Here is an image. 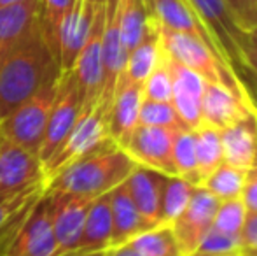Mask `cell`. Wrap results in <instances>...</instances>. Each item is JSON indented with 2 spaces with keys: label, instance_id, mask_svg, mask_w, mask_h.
I'll use <instances>...</instances> for the list:
<instances>
[{
  "label": "cell",
  "instance_id": "cell-1",
  "mask_svg": "<svg viewBox=\"0 0 257 256\" xmlns=\"http://www.w3.org/2000/svg\"><path fill=\"white\" fill-rule=\"evenodd\" d=\"M61 74L37 23L0 62V121Z\"/></svg>",
  "mask_w": 257,
  "mask_h": 256
},
{
  "label": "cell",
  "instance_id": "cell-2",
  "mask_svg": "<svg viewBox=\"0 0 257 256\" xmlns=\"http://www.w3.org/2000/svg\"><path fill=\"white\" fill-rule=\"evenodd\" d=\"M137 167L122 147L107 140L79 160L72 161L44 185L46 192L96 198L117 188Z\"/></svg>",
  "mask_w": 257,
  "mask_h": 256
},
{
  "label": "cell",
  "instance_id": "cell-3",
  "mask_svg": "<svg viewBox=\"0 0 257 256\" xmlns=\"http://www.w3.org/2000/svg\"><path fill=\"white\" fill-rule=\"evenodd\" d=\"M154 27L159 35V46L166 56L200 74L206 82L224 84L240 97H243L245 100L254 102L243 81L220 60V56L205 41H201L196 35L184 34V32L168 30L158 25Z\"/></svg>",
  "mask_w": 257,
  "mask_h": 256
},
{
  "label": "cell",
  "instance_id": "cell-4",
  "mask_svg": "<svg viewBox=\"0 0 257 256\" xmlns=\"http://www.w3.org/2000/svg\"><path fill=\"white\" fill-rule=\"evenodd\" d=\"M213 42L224 63L241 79V72H250L247 56L248 34H245L224 0H187ZM252 74V72H250Z\"/></svg>",
  "mask_w": 257,
  "mask_h": 256
},
{
  "label": "cell",
  "instance_id": "cell-5",
  "mask_svg": "<svg viewBox=\"0 0 257 256\" xmlns=\"http://www.w3.org/2000/svg\"><path fill=\"white\" fill-rule=\"evenodd\" d=\"M58 81H60V75L42 86L35 95L25 100L20 107H16L9 116L0 121V132L7 139H11L18 146L25 147L37 156L49 116H51L54 100H56Z\"/></svg>",
  "mask_w": 257,
  "mask_h": 256
},
{
  "label": "cell",
  "instance_id": "cell-6",
  "mask_svg": "<svg viewBox=\"0 0 257 256\" xmlns=\"http://www.w3.org/2000/svg\"><path fill=\"white\" fill-rule=\"evenodd\" d=\"M107 140H110V135H108V114L105 111L95 107L86 116H79L77 123L67 135V139L42 163L44 185L51 181L56 174H60L65 167H68L72 161L82 158Z\"/></svg>",
  "mask_w": 257,
  "mask_h": 256
},
{
  "label": "cell",
  "instance_id": "cell-7",
  "mask_svg": "<svg viewBox=\"0 0 257 256\" xmlns=\"http://www.w3.org/2000/svg\"><path fill=\"white\" fill-rule=\"evenodd\" d=\"M105 23V4L96 7L91 30L75 60L72 72L77 81L81 116L89 114L96 107L102 92V35Z\"/></svg>",
  "mask_w": 257,
  "mask_h": 256
},
{
  "label": "cell",
  "instance_id": "cell-8",
  "mask_svg": "<svg viewBox=\"0 0 257 256\" xmlns=\"http://www.w3.org/2000/svg\"><path fill=\"white\" fill-rule=\"evenodd\" d=\"M4 256H58L49 193L44 192L34 204Z\"/></svg>",
  "mask_w": 257,
  "mask_h": 256
},
{
  "label": "cell",
  "instance_id": "cell-9",
  "mask_svg": "<svg viewBox=\"0 0 257 256\" xmlns=\"http://www.w3.org/2000/svg\"><path fill=\"white\" fill-rule=\"evenodd\" d=\"M81 116V100H79L77 81L72 70L61 72L58 81L56 100L46 127L44 139L39 149V160L44 163L49 156L56 151V147L67 139V135L75 127Z\"/></svg>",
  "mask_w": 257,
  "mask_h": 256
},
{
  "label": "cell",
  "instance_id": "cell-10",
  "mask_svg": "<svg viewBox=\"0 0 257 256\" xmlns=\"http://www.w3.org/2000/svg\"><path fill=\"white\" fill-rule=\"evenodd\" d=\"M177 132V128L137 125L126 142L119 147H122L137 165L173 176L172 151Z\"/></svg>",
  "mask_w": 257,
  "mask_h": 256
},
{
  "label": "cell",
  "instance_id": "cell-11",
  "mask_svg": "<svg viewBox=\"0 0 257 256\" xmlns=\"http://www.w3.org/2000/svg\"><path fill=\"white\" fill-rule=\"evenodd\" d=\"M219 200L205 188L196 186L187 207L170 223L180 256H189L198 247L205 233L212 228Z\"/></svg>",
  "mask_w": 257,
  "mask_h": 256
},
{
  "label": "cell",
  "instance_id": "cell-12",
  "mask_svg": "<svg viewBox=\"0 0 257 256\" xmlns=\"http://www.w3.org/2000/svg\"><path fill=\"white\" fill-rule=\"evenodd\" d=\"M41 183H44V174L37 154L0 132V197L21 193Z\"/></svg>",
  "mask_w": 257,
  "mask_h": 256
},
{
  "label": "cell",
  "instance_id": "cell-13",
  "mask_svg": "<svg viewBox=\"0 0 257 256\" xmlns=\"http://www.w3.org/2000/svg\"><path fill=\"white\" fill-rule=\"evenodd\" d=\"M126 58H128V51L122 44L121 30H119L117 0H107L102 35V92H100V100L96 104V107H100L107 114L110 109L119 75L124 70Z\"/></svg>",
  "mask_w": 257,
  "mask_h": 256
},
{
  "label": "cell",
  "instance_id": "cell-14",
  "mask_svg": "<svg viewBox=\"0 0 257 256\" xmlns=\"http://www.w3.org/2000/svg\"><path fill=\"white\" fill-rule=\"evenodd\" d=\"M46 193H49L53 202V233L58 244V256L79 253L77 246L84 228L86 216L95 198L58 192Z\"/></svg>",
  "mask_w": 257,
  "mask_h": 256
},
{
  "label": "cell",
  "instance_id": "cell-15",
  "mask_svg": "<svg viewBox=\"0 0 257 256\" xmlns=\"http://www.w3.org/2000/svg\"><path fill=\"white\" fill-rule=\"evenodd\" d=\"M247 118H257V107L224 84L206 82L201 99V123L224 130Z\"/></svg>",
  "mask_w": 257,
  "mask_h": 256
},
{
  "label": "cell",
  "instance_id": "cell-16",
  "mask_svg": "<svg viewBox=\"0 0 257 256\" xmlns=\"http://www.w3.org/2000/svg\"><path fill=\"white\" fill-rule=\"evenodd\" d=\"M96 7L89 0H74L58 34V63L61 72L72 70L91 30Z\"/></svg>",
  "mask_w": 257,
  "mask_h": 256
},
{
  "label": "cell",
  "instance_id": "cell-17",
  "mask_svg": "<svg viewBox=\"0 0 257 256\" xmlns=\"http://www.w3.org/2000/svg\"><path fill=\"white\" fill-rule=\"evenodd\" d=\"M163 51V49H161ZM165 55V53H163ZM166 56V55H165ZM170 75H172V104L179 113L182 123L187 128L201 125V99L206 88V81L200 74L182 63L166 56Z\"/></svg>",
  "mask_w": 257,
  "mask_h": 256
},
{
  "label": "cell",
  "instance_id": "cell-18",
  "mask_svg": "<svg viewBox=\"0 0 257 256\" xmlns=\"http://www.w3.org/2000/svg\"><path fill=\"white\" fill-rule=\"evenodd\" d=\"M142 100V84L130 81L122 74L119 75L108 109V135L117 146H122L139 125Z\"/></svg>",
  "mask_w": 257,
  "mask_h": 256
},
{
  "label": "cell",
  "instance_id": "cell-19",
  "mask_svg": "<svg viewBox=\"0 0 257 256\" xmlns=\"http://www.w3.org/2000/svg\"><path fill=\"white\" fill-rule=\"evenodd\" d=\"M168 176L153 168L137 165L126 179V188L132 195L137 209L151 226L163 225L161 223V200Z\"/></svg>",
  "mask_w": 257,
  "mask_h": 256
},
{
  "label": "cell",
  "instance_id": "cell-20",
  "mask_svg": "<svg viewBox=\"0 0 257 256\" xmlns=\"http://www.w3.org/2000/svg\"><path fill=\"white\" fill-rule=\"evenodd\" d=\"M144 2H146L147 16L154 25H158L161 28H168V30L196 35L217 53L215 46L210 41L208 34H206L203 25L196 18V14L193 13L187 0H144Z\"/></svg>",
  "mask_w": 257,
  "mask_h": 256
},
{
  "label": "cell",
  "instance_id": "cell-21",
  "mask_svg": "<svg viewBox=\"0 0 257 256\" xmlns=\"http://www.w3.org/2000/svg\"><path fill=\"white\" fill-rule=\"evenodd\" d=\"M110 209H112V242L110 247L126 244L139 233L154 228L144 219L137 209L132 195H130L126 183L119 185L110 192ZM108 247V249H110Z\"/></svg>",
  "mask_w": 257,
  "mask_h": 256
},
{
  "label": "cell",
  "instance_id": "cell-22",
  "mask_svg": "<svg viewBox=\"0 0 257 256\" xmlns=\"http://www.w3.org/2000/svg\"><path fill=\"white\" fill-rule=\"evenodd\" d=\"M39 23V0H25L0 9V62Z\"/></svg>",
  "mask_w": 257,
  "mask_h": 256
},
{
  "label": "cell",
  "instance_id": "cell-23",
  "mask_svg": "<svg viewBox=\"0 0 257 256\" xmlns=\"http://www.w3.org/2000/svg\"><path fill=\"white\" fill-rule=\"evenodd\" d=\"M224 161L247 170L257 158V118H247L219 130Z\"/></svg>",
  "mask_w": 257,
  "mask_h": 256
},
{
  "label": "cell",
  "instance_id": "cell-24",
  "mask_svg": "<svg viewBox=\"0 0 257 256\" xmlns=\"http://www.w3.org/2000/svg\"><path fill=\"white\" fill-rule=\"evenodd\" d=\"M112 242V209L110 192L91 202L79 240V253H103Z\"/></svg>",
  "mask_w": 257,
  "mask_h": 256
},
{
  "label": "cell",
  "instance_id": "cell-25",
  "mask_svg": "<svg viewBox=\"0 0 257 256\" xmlns=\"http://www.w3.org/2000/svg\"><path fill=\"white\" fill-rule=\"evenodd\" d=\"M151 21V20H149ZM161 56V46H159V35L156 30L154 23L151 21V28L146 34V37L128 53L126 58L124 70L122 75L128 77L130 81L144 84V81L147 79V75L153 72L156 63L159 62Z\"/></svg>",
  "mask_w": 257,
  "mask_h": 256
},
{
  "label": "cell",
  "instance_id": "cell-26",
  "mask_svg": "<svg viewBox=\"0 0 257 256\" xmlns=\"http://www.w3.org/2000/svg\"><path fill=\"white\" fill-rule=\"evenodd\" d=\"M119 30L126 51H132L149 32L151 21L144 0H117Z\"/></svg>",
  "mask_w": 257,
  "mask_h": 256
},
{
  "label": "cell",
  "instance_id": "cell-27",
  "mask_svg": "<svg viewBox=\"0 0 257 256\" xmlns=\"http://www.w3.org/2000/svg\"><path fill=\"white\" fill-rule=\"evenodd\" d=\"M172 163L173 176L200 186V174H198L196 160V139H194L193 128H182L177 132L175 140H173Z\"/></svg>",
  "mask_w": 257,
  "mask_h": 256
},
{
  "label": "cell",
  "instance_id": "cell-28",
  "mask_svg": "<svg viewBox=\"0 0 257 256\" xmlns=\"http://www.w3.org/2000/svg\"><path fill=\"white\" fill-rule=\"evenodd\" d=\"M245 172L247 170H243V168L222 161L215 170L206 176L200 186L205 188L210 195H213L219 202L241 197V190H243V183H245Z\"/></svg>",
  "mask_w": 257,
  "mask_h": 256
},
{
  "label": "cell",
  "instance_id": "cell-29",
  "mask_svg": "<svg viewBox=\"0 0 257 256\" xmlns=\"http://www.w3.org/2000/svg\"><path fill=\"white\" fill-rule=\"evenodd\" d=\"M194 130V139H196V160H198V174L201 181L213 172L224 161L222 154V142H220L219 130L201 123Z\"/></svg>",
  "mask_w": 257,
  "mask_h": 256
},
{
  "label": "cell",
  "instance_id": "cell-30",
  "mask_svg": "<svg viewBox=\"0 0 257 256\" xmlns=\"http://www.w3.org/2000/svg\"><path fill=\"white\" fill-rule=\"evenodd\" d=\"M126 244L135 247L144 256H180L170 225H158L139 233Z\"/></svg>",
  "mask_w": 257,
  "mask_h": 256
},
{
  "label": "cell",
  "instance_id": "cell-31",
  "mask_svg": "<svg viewBox=\"0 0 257 256\" xmlns=\"http://www.w3.org/2000/svg\"><path fill=\"white\" fill-rule=\"evenodd\" d=\"M194 190H196V185H193V183L186 181L182 178H177V176H168L161 200L163 225H170L187 207Z\"/></svg>",
  "mask_w": 257,
  "mask_h": 256
},
{
  "label": "cell",
  "instance_id": "cell-32",
  "mask_svg": "<svg viewBox=\"0 0 257 256\" xmlns=\"http://www.w3.org/2000/svg\"><path fill=\"white\" fill-rule=\"evenodd\" d=\"M74 0H39V23L46 42L58 60V34ZM60 65V63H58Z\"/></svg>",
  "mask_w": 257,
  "mask_h": 256
},
{
  "label": "cell",
  "instance_id": "cell-33",
  "mask_svg": "<svg viewBox=\"0 0 257 256\" xmlns=\"http://www.w3.org/2000/svg\"><path fill=\"white\" fill-rule=\"evenodd\" d=\"M247 214L248 212L245 209V204L241 202V197L219 202V207H217L215 216H213L212 228L227 233V235L241 237V230H243Z\"/></svg>",
  "mask_w": 257,
  "mask_h": 256
},
{
  "label": "cell",
  "instance_id": "cell-34",
  "mask_svg": "<svg viewBox=\"0 0 257 256\" xmlns=\"http://www.w3.org/2000/svg\"><path fill=\"white\" fill-rule=\"evenodd\" d=\"M139 125L147 127H166V128H187L182 123L179 113L172 102H156V100H142L139 113Z\"/></svg>",
  "mask_w": 257,
  "mask_h": 256
},
{
  "label": "cell",
  "instance_id": "cell-35",
  "mask_svg": "<svg viewBox=\"0 0 257 256\" xmlns=\"http://www.w3.org/2000/svg\"><path fill=\"white\" fill-rule=\"evenodd\" d=\"M142 97L146 100H156V102H172V75L163 51L159 62L144 81Z\"/></svg>",
  "mask_w": 257,
  "mask_h": 256
},
{
  "label": "cell",
  "instance_id": "cell-36",
  "mask_svg": "<svg viewBox=\"0 0 257 256\" xmlns=\"http://www.w3.org/2000/svg\"><path fill=\"white\" fill-rule=\"evenodd\" d=\"M241 237L227 235L215 228H210L189 256H233L240 254Z\"/></svg>",
  "mask_w": 257,
  "mask_h": 256
},
{
  "label": "cell",
  "instance_id": "cell-37",
  "mask_svg": "<svg viewBox=\"0 0 257 256\" xmlns=\"http://www.w3.org/2000/svg\"><path fill=\"white\" fill-rule=\"evenodd\" d=\"M42 193H44V192H42ZM42 193H39V195H35L34 198H30V200H28L27 204H25L23 207L20 209V211L14 212V214L11 216V218L7 219V221L4 223L2 226H0V256L6 254L7 247L11 246L13 239L16 237V233H18V230H20V226L23 225V221L27 219L28 212L32 211L34 204L39 200V198H41Z\"/></svg>",
  "mask_w": 257,
  "mask_h": 256
},
{
  "label": "cell",
  "instance_id": "cell-38",
  "mask_svg": "<svg viewBox=\"0 0 257 256\" xmlns=\"http://www.w3.org/2000/svg\"><path fill=\"white\" fill-rule=\"evenodd\" d=\"M238 27L250 34L257 28V0H224Z\"/></svg>",
  "mask_w": 257,
  "mask_h": 256
},
{
  "label": "cell",
  "instance_id": "cell-39",
  "mask_svg": "<svg viewBox=\"0 0 257 256\" xmlns=\"http://www.w3.org/2000/svg\"><path fill=\"white\" fill-rule=\"evenodd\" d=\"M42 192H44V183L32 186V188L25 190V192H21V193L9 195V197H0V226H2L14 212L20 211L30 198H34L35 195H39Z\"/></svg>",
  "mask_w": 257,
  "mask_h": 256
},
{
  "label": "cell",
  "instance_id": "cell-40",
  "mask_svg": "<svg viewBox=\"0 0 257 256\" xmlns=\"http://www.w3.org/2000/svg\"><path fill=\"white\" fill-rule=\"evenodd\" d=\"M240 256H257V212H248L245 219Z\"/></svg>",
  "mask_w": 257,
  "mask_h": 256
},
{
  "label": "cell",
  "instance_id": "cell-41",
  "mask_svg": "<svg viewBox=\"0 0 257 256\" xmlns=\"http://www.w3.org/2000/svg\"><path fill=\"white\" fill-rule=\"evenodd\" d=\"M241 202L247 212H257V158L245 172V183L241 190Z\"/></svg>",
  "mask_w": 257,
  "mask_h": 256
},
{
  "label": "cell",
  "instance_id": "cell-42",
  "mask_svg": "<svg viewBox=\"0 0 257 256\" xmlns=\"http://www.w3.org/2000/svg\"><path fill=\"white\" fill-rule=\"evenodd\" d=\"M247 56H248V65H250V72L257 77V28H254L248 34Z\"/></svg>",
  "mask_w": 257,
  "mask_h": 256
},
{
  "label": "cell",
  "instance_id": "cell-43",
  "mask_svg": "<svg viewBox=\"0 0 257 256\" xmlns=\"http://www.w3.org/2000/svg\"><path fill=\"white\" fill-rule=\"evenodd\" d=\"M105 256H144L142 253L132 247L130 244H121V246H115V247H110L107 249Z\"/></svg>",
  "mask_w": 257,
  "mask_h": 256
},
{
  "label": "cell",
  "instance_id": "cell-44",
  "mask_svg": "<svg viewBox=\"0 0 257 256\" xmlns=\"http://www.w3.org/2000/svg\"><path fill=\"white\" fill-rule=\"evenodd\" d=\"M20 2H25V0H0V9H2V7L14 6V4H20Z\"/></svg>",
  "mask_w": 257,
  "mask_h": 256
},
{
  "label": "cell",
  "instance_id": "cell-45",
  "mask_svg": "<svg viewBox=\"0 0 257 256\" xmlns=\"http://www.w3.org/2000/svg\"><path fill=\"white\" fill-rule=\"evenodd\" d=\"M107 251H103V253H72V254H65V256H105Z\"/></svg>",
  "mask_w": 257,
  "mask_h": 256
},
{
  "label": "cell",
  "instance_id": "cell-46",
  "mask_svg": "<svg viewBox=\"0 0 257 256\" xmlns=\"http://www.w3.org/2000/svg\"><path fill=\"white\" fill-rule=\"evenodd\" d=\"M89 2H93L95 6H102V4H105L107 0H89Z\"/></svg>",
  "mask_w": 257,
  "mask_h": 256
},
{
  "label": "cell",
  "instance_id": "cell-47",
  "mask_svg": "<svg viewBox=\"0 0 257 256\" xmlns=\"http://www.w3.org/2000/svg\"><path fill=\"white\" fill-rule=\"evenodd\" d=\"M233 256H240V254H233Z\"/></svg>",
  "mask_w": 257,
  "mask_h": 256
}]
</instances>
